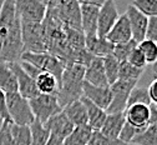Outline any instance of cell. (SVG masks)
I'll return each mask as SVG.
<instances>
[{
	"mask_svg": "<svg viewBox=\"0 0 157 145\" xmlns=\"http://www.w3.org/2000/svg\"><path fill=\"white\" fill-rule=\"evenodd\" d=\"M24 53L21 39V25L14 0L4 2L0 13V61L19 63Z\"/></svg>",
	"mask_w": 157,
	"mask_h": 145,
	"instance_id": "cell-1",
	"label": "cell"
},
{
	"mask_svg": "<svg viewBox=\"0 0 157 145\" xmlns=\"http://www.w3.org/2000/svg\"><path fill=\"white\" fill-rule=\"evenodd\" d=\"M85 69V66L78 64H72L64 69L60 80V87H59V91L56 94L57 103L61 109L81 99Z\"/></svg>",
	"mask_w": 157,
	"mask_h": 145,
	"instance_id": "cell-2",
	"label": "cell"
},
{
	"mask_svg": "<svg viewBox=\"0 0 157 145\" xmlns=\"http://www.w3.org/2000/svg\"><path fill=\"white\" fill-rule=\"evenodd\" d=\"M5 101H6V110L10 121L13 124L29 127L35 120V116L29 105V100L24 99L19 93L5 94Z\"/></svg>",
	"mask_w": 157,
	"mask_h": 145,
	"instance_id": "cell-3",
	"label": "cell"
},
{
	"mask_svg": "<svg viewBox=\"0 0 157 145\" xmlns=\"http://www.w3.org/2000/svg\"><path fill=\"white\" fill-rule=\"evenodd\" d=\"M20 25L24 53H48L46 35L43 24L20 22Z\"/></svg>",
	"mask_w": 157,
	"mask_h": 145,
	"instance_id": "cell-4",
	"label": "cell"
},
{
	"mask_svg": "<svg viewBox=\"0 0 157 145\" xmlns=\"http://www.w3.org/2000/svg\"><path fill=\"white\" fill-rule=\"evenodd\" d=\"M20 60L34 65L39 70L51 74L52 76L56 78V80L59 81V87H60V80H61V75L64 73L65 65L63 64V61H60L56 56H54L49 53H39V54L23 53Z\"/></svg>",
	"mask_w": 157,
	"mask_h": 145,
	"instance_id": "cell-5",
	"label": "cell"
},
{
	"mask_svg": "<svg viewBox=\"0 0 157 145\" xmlns=\"http://www.w3.org/2000/svg\"><path fill=\"white\" fill-rule=\"evenodd\" d=\"M29 105L36 120L45 124L50 118L63 111L61 107L59 105L56 95H44L39 94L36 98L29 100Z\"/></svg>",
	"mask_w": 157,
	"mask_h": 145,
	"instance_id": "cell-6",
	"label": "cell"
},
{
	"mask_svg": "<svg viewBox=\"0 0 157 145\" xmlns=\"http://www.w3.org/2000/svg\"><path fill=\"white\" fill-rule=\"evenodd\" d=\"M137 81H125L116 80L112 85H110V90L112 94V101L106 110V114H119L125 113L127 109V100L130 93L136 87Z\"/></svg>",
	"mask_w": 157,
	"mask_h": 145,
	"instance_id": "cell-7",
	"label": "cell"
},
{
	"mask_svg": "<svg viewBox=\"0 0 157 145\" xmlns=\"http://www.w3.org/2000/svg\"><path fill=\"white\" fill-rule=\"evenodd\" d=\"M15 10L20 22L41 24L46 14V2L17 0L15 2Z\"/></svg>",
	"mask_w": 157,
	"mask_h": 145,
	"instance_id": "cell-8",
	"label": "cell"
},
{
	"mask_svg": "<svg viewBox=\"0 0 157 145\" xmlns=\"http://www.w3.org/2000/svg\"><path fill=\"white\" fill-rule=\"evenodd\" d=\"M55 9L64 26L81 30V10L78 2H55Z\"/></svg>",
	"mask_w": 157,
	"mask_h": 145,
	"instance_id": "cell-9",
	"label": "cell"
},
{
	"mask_svg": "<svg viewBox=\"0 0 157 145\" xmlns=\"http://www.w3.org/2000/svg\"><path fill=\"white\" fill-rule=\"evenodd\" d=\"M119 11H117L116 3L112 0H107L99 10V18H97V31L96 36L105 39L110 33L112 26L115 25L116 20L119 19Z\"/></svg>",
	"mask_w": 157,
	"mask_h": 145,
	"instance_id": "cell-10",
	"label": "cell"
},
{
	"mask_svg": "<svg viewBox=\"0 0 157 145\" xmlns=\"http://www.w3.org/2000/svg\"><path fill=\"white\" fill-rule=\"evenodd\" d=\"M126 16L128 19V24L131 29L132 40L140 44L145 40L146 36V28H147V19L139 9H136L132 4H128L126 8Z\"/></svg>",
	"mask_w": 157,
	"mask_h": 145,
	"instance_id": "cell-11",
	"label": "cell"
},
{
	"mask_svg": "<svg viewBox=\"0 0 157 145\" xmlns=\"http://www.w3.org/2000/svg\"><path fill=\"white\" fill-rule=\"evenodd\" d=\"M10 69L13 70L15 78H16V83H17V93L20 94L24 99L26 100H31L34 98H36L39 94L35 81L23 70V68L20 66L19 63H10L9 64Z\"/></svg>",
	"mask_w": 157,
	"mask_h": 145,
	"instance_id": "cell-12",
	"label": "cell"
},
{
	"mask_svg": "<svg viewBox=\"0 0 157 145\" xmlns=\"http://www.w3.org/2000/svg\"><path fill=\"white\" fill-rule=\"evenodd\" d=\"M82 96L89 99L92 104H95L97 108H100L105 111L107 110L112 101V94L110 88H97L90 85L86 81H84L82 85Z\"/></svg>",
	"mask_w": 157,
	"mask_h": 145,
	"instance_id": "cell-13",
	"label": "cell"
},
{
	"mask_svg": "<svg viewBox=\"0 0 157 145\" xmlns=\"http://www.w3.org/2000/svg\"><path fill=\"white\" fill-rule=\"evenodd\" d=\"M81 10V30L87 36H96L97 31V18H99V10L95 5H90L89 2H78Z\"/></svg>",
	"mask_w": 157,
	"mask_h": 145,
	"instance_id": "cell-14",
	"label": "cell"
},
{
	"mask_svg": "<svg viewBox=\"0 0 157 145\" xmlns=\"http://www.w3.org/2000/svg\"><path fill=\"white\" fill-rule=\"evenodd\" d=\"M44 125L50 131V135L56 136V138L61 139V140H65L75 128L74 124L64 114V111H60L59 114L50 118Z\"/></svg>",
	"mask_w": 157,
	"mask_h": 145,
	"instance_id": "cell-15",
	"label": "cell"
},
{
	"mask_svg": "<svg viewBox=\"0 0 157 145\" xmlns=\"http://www.w3.org/2000/svg\"><path fill=\"white\" fill-rule=\"evenodd\" d=\"M84 81L97 88H110L102 64V58H94L89 66L85 69Z\"/></svg>",
	"mask_w": 157,
	"mask_h": 145,
	"instance_id": "cell-16",
	"label": "cell"
},
{
	"mask_svg": "<svg viewBox=\"0 0 157 145\" xmlns=\"http://www.w3.org/2000/svg\"><path fill=\"white\" fill-rule=\"evenodd\" d=\"M105 39L113 45L125 44V43H128L130 40H132L131 29H130L128 19L126 14H122L119 16V19L116 20L115 25L112 26V29L110 30V33L106 35Z\"/></svg>",
	"mask_w": 157,
	"mask_h": 145,
	"instance_id": "cell-17",
	"label": "cell"
},
{
	"mask_svg": "<svg viewBox=\"0 0 157 145\" xmlns=\"http://www.w3.org/2000/svg\"><path fill=\"white\" fill-rule=\"evenodd\" d=\"M126 123L136 129H146L150 121V109L146 105H132L125 111Z\"/></svg>",
	"mask_w": 157,
	"mask_h": 145,
	"instance_id": "cell-18",
	"label": "cell"
},
{
	"mask_svg": "<svg viewBox=\"0 0 157 145\" xmlns=\"http://www.w3.org/2000/svg\"><path fill=\"white\" fill-rule=\"evenodd\" d=\"M126 123L125 113L119 114H107L104 125L99 130L104 136L110 139H119V135L122 130L124 124Z\"/></svg>",
	"mask_w": 157,
	"mask_h": 145,
	"instance_id": "cell-19",
	"label": "cell"
},
{
	"mask_svg": "<svg viewBox=\"0 0 157 145\" xmlns=\"http://www.w3.org/2000/svg\"><path fill=\"white\" fill-rule=\"evenodd\" d=\"M80 100L82 101V104L86 109V113H87V125L91 128L92 131H99L101 129V127L104 125L105 119L107 116L106 111L97 108L85 96H81Z\"/></svg>",
	"mask_w": 157,
	"mask_h": 145,
	"instance_id": "cell-20",
	"label": "cell"
},
{
	"mask_svg": "<svg viewBox=\"0 0 157 145\" xmlns=\"http://www.w3.org/2000/svg\"><path fill=\"white\" fill-rule=\"evenodd\" d=\"M113 46L115 45L109 43L106 39H101L97 36L85 38V48L95 58H106L109 55H112Z\"/></svg>",
	"mask_w": 157,
	"mask_h": 145,
	"instance_id": "cell-21",
	"label": "cell"
},
{
	"mask_svg": "<svg viewBox=\"0 0 157 145\" xmlns=\"http://www.w3.org/2000/svg\"><path fill=\"white\" fill-rule=\"evenodd\" d=\"M67 119L74 124V127L87 125V113L81 100H76L63 109Z\"/></svg>",
	"mask_w": 157,
	"mask_h": 145,
	"instance_id": "cell-22",
	"label": "cell"
},
{
	"mask_svg": "<svg viewBox=\"0 0 157 145\" xmlns=\"http://www.w3.org/2000/svg\"><path fill=\"white\" fill-rule=\"evenodd\" d=\"M35 85L40 94L44 95H56L59 91V81L55 76L49 73L41 71L35 78Z\"/></svg>",
	"mask_w": 157,
	"mask_h": 145,
	"instance_id": "cell-23",
	"label": "cell"
},
{
	"mask_svg": "<svg viewBox=\"0 0 157 145\" xmlns=\"http://www.w3.org/2000/svg\"><path fill=\"white\" fill-rule=\"evenodd\" d=\"M0 89L5 94L17 93V83L16 78L10 69L9 64L0 61Z\"/></svg>",
	"mask_w": 157,
	"mask_h": 145,
	"instance_id": "cell-24",
	"label": "cell"
},
{
	"mask_svg": "<svg viewBox=\"0 0 157 145\" xmlns=\"http://www.w3.org/2000/svg\"><path fill=\"white\" fill-rule=\"evenodd\" d=\"M92 130L89 125L75 127L71 134L64 140V145H87Z\"/></svg>",
	"mask_w": 157,
	"mask_h": 145,
	"instance_id": "cell-25",
	"label": "cell"
},
{
	"mask_svg": "<svg viewBox=\"0 0 157 145\" xmlns=\"http://www.w3.org/2000/svg\"><path fill=\"white\" fill-rule=\"evenodd\" d=\"M29 128L31 134V145H46L50 138V131L41 121L35 119L29 125Z\"/></svg>",
	"mask_w": 157,
	"mask_h": 145,
	"instance_id": "cell-26",
	"label": "cell"
},
{
	"mask_svg": "<svg viewBox=\"0 0 157 145\" xmlns=\"http://www.w3.org/2000/svg\"><path fill=\"white\" fill-rule=\"evenodd\" d=\"M132 145H157V124L148 125L144 131L137 134L132 141Z\"/></svg>",
	"mask_w": 157,
	"mask_h": 145,
	"instance_id": "cell-27",
	"label": "cell"
},
{
	"mask_svg": "<svg viewBox=\"0 0 157 145\" xmlns=\"http://www.w3.org/2000/svg\"><path fill=\"white\" fill-rule=\"evenodd\" d=\"M102 64H104V70H105V75H106L109 85H112L119 79L120 63L115 59L113 55H109L106 58H102Z\"/></svg>",
	"mask_w": 157,
	"mask_h": 145,
	"instance_id": "cell-28",
	"label": "cell"
},
{
	"mask_svg": "<svg viewBox=\"0 0 157 145\" xmlns=\"http://www.w3.org/2000/svg\"><path fill=\"white\" fill-rule=\"evenodd\" d=\"M66 43L71 50H81L85 49V35L82 31L74 30L70 28H64Z\"/></svg>",
	"mask_w": 157,
	"mask_h": 145,
	"instance_id": "cell-29",
	"label": "cell"
},
{
	"mask_svg": "<svg viewBox=\"0 0 157 145\" xmlns=\"http://www.w3.org/2000/svg\"><path fill=\"white\" fill-rule=\"evenodd\" d=\"M152 104L148 91L146 88H137L135 87L132 89V91L130 93L128 100H127V108L132 107V105H146L150 107Z\"/></svg>",
	"mask_w": 157,
	"mask_h": 145,
	"instance_id": "cell-30",
	"label": "cell"
},
{
	"mask_svg": "<svg viewBox=\"0 0 157 145\" xmlns=\"http://www.w3.org/2000/svg\"><path fill=\"white\" fill-rule=\"evenodd\" d=\"M145 69H137L128 64L127 61L120 63L119 68V79L117 80H125V81H139V79L142 76Z\"/></svg>",
	"mask_w": 157,
	"mask_h": 145,
	"instance_id": "cell-31",
	"label": "cell"
},
{
	"mask_svg": "<svg viewBox=\"0 0 157 145\" xmlns=\"http://www.w3.org/2000/svg\"><path fill=\"white\" fill-rule=\"evenodd\" d=\"M10 130L16 145H31V134L29 127L16 125V124L11 123Z\"/></svg>",
	"mask_w": 157,
	"mask_h": 145,
	"instance_id": "cell-32",
	"label": "cell"
},
{
	"mask_svg": "<svg viewBox=\"0 0 157 145\" xmlns=\"http://www.w3.org/2000/svg\"><path fill=\"white\" fill-rule=\"evenodd\" d=\"M135 48H137V43L133 40H130L128 43H125V44H117L113 46L112 55L119 63H124V61H127L130 54Z\"/></svg>",
	"mask_w": 157,
	"mask_h": 145,
	"instance_id": "cell-33",
	"label": "cell"
},
{
	"mask_svg": "<svg viewBox=\"0 0 157 145\" xmlns=\"http://www.w3.org/2000/svg\"><path fill=\"white\" fill-rule=\"evenodd\" d=\"M137 48L141 50V53L145 56L146 64H155L157 60V44L151 40H144L140 44H137Z\"/></svg>",
	"mask_w": 157,
	"mask_h": 145,
	"instance_id": "cell-34",
	"label": "cell"
},
{
	"mask_svg": "<svg viewBox=\"0 0 157 145\" xmlns=\"http://www.w3.org/2000/svg\"><path fill=\"white\" fill-rule=\"evenodd\" d=\"M131 4L146 18L157 16V0H135Z\"/></svg>",
	"mask_w": 157,
	"mask_h": 145,
	"instance_id": "cell-35",
	"label": "cell"
},
{
	"mask_svg": "<svg viewBox=\"0 0 157 145\" xmlns=\"http://www.w3.org/2000/svg\"><path fill=\"white\" fill-rule=\"evenodd\" d=\"M87 145H127L119 139H110L104 136L100 131H92Z\"/></svg>",
	"mask_w": 157,
	"mask_h": 145,
	"instance_id": "cell-36",
	"label": "cell"
},
{
	"mask_svg": "<svg viewBox=\"0 0 157 145\" xmlns=\"http://www.w3.org/2000/svg\"><path fill=\"white\" fill-rule=\"evenodd\" d=\"M145 130V129H144ZM144 130H141V129H136V128H133L132 125H130L128 123H125L124 124V127H122V130H121V133H120V135H119V140H121L122 143H125V144H131V141H132V139L137 135V134H140L141 131H144Z\"/></svg>",
	"mask_w": 157,
	"mask_h": 145,
	"instance_id": "cell-37",
	"label": "cell"
},
{
	"mask_svg": "<svg viewBox=\"0 0 157 145\" xmlns=\"http://www.w3.org/2000/svg\"><path fill=\"white\" fill-rule=\"evenodd\" d=\"M127 63L131 64L132 66L137 68V69H145V66L147 65L145 56H144V54L141 53V50L139 48H135L132 50V53L130 54V56L127 59Z\"/></svg>",
	"mask_w": 157,
	"mask_h": 145,
	"instance_id": "cell-38",
	"label": "cell"
},
{
	"mask_svg": "<svg viewBox=\"0 0 157 145\" xmlns=\"http://www.w3.org/2000/svg\"><path fill=\"white\" fill-rule=\"evenodd\" d=\"M10 121H4L2 129H0V145H16L11 130H10Z\"/></svg>",
	"mask_w": 157,
	"mask_h": 145,
	"instance_id": "cell-39",
	"label": "cell"
},
{
	"mask_svg": "<svg viewBox=\"0 0 157 145\" xmlns=\"http://www.w3.org/2000/svg\"><path fill=\"white\" fill-rule=\"evenodd\" d=\"M146 40H151L157 44V16H152L147 19V28H146Z\"/></svg>",
	"mask_w": 157,
	"mask_h": 145,
	"instance_id": "cell-40",
	"label": "cell"
},
{
	"mask_svg": "<svg viewBox=\"0 0 157 145\" xmlns=\"http://www.w3.org/2000/svg\"><path fill=\"white\" fill-rule=\"evenodd\" d=\"M0 118L5 121H10L8 110H6V101H5V93L0 89ZM11 123V121H10Z\"/></svg>",
	"mask_w": 157,
	"mask_h": 145,
	"instance_id": "cell-41",
	"label": "cell"
},
{
	"mask_svg": "<svg viewBox=\"0 0 157 145\" xmlns=\"http://www.w3.org/2000/svg\"><path fill=\"white\" fill-rule=\"evenodd\" d=\"M147 91H148L151 103H152V104H155V105H157V78L155 80H152V83L150 84Z\"/></svg>",
	"mask_w": 157,
	"mask_h": 145,
	"instance_id": "cell-42",
	"label": "cell"
},
{
	"mask_svg": "<svg viewBox=\"0 0 157 145\" xmlns=\"http://www.w3.org/2000/svg\"><path fill=\"white\" fill-rule=\"evenodd\" d=\"M150 109V121H148V125H156L157 124V105L151 104L148 107Z\"/></svg>",
	"mask_w": 157,
	"mask_h": 145,
	"instance_id": "cell-43",
	"label": "cell"
},
{
	"mask_svg": "<svg viewBox=\"0 0 157 145\" xmlns=\"http://www.w3.org/2000/svg\"><path fill=\"white\" fill-rule=\"evenodd\" d=\"M46 145H64V140L59 139V138H56V136L50 135V138H49Z\"/></svg>",
	"mask_w": 157,
	"mask_h": 145,
	"instance_id": "cell-44",
	"label": "cell"
},
{
	"mask_svg": "<svg viewBox=\"0 0 157 145\" xmlns=\"http://www.w3.org/2000/svg\"><path fill=\"white\" fill-rule=\"evenodd\" d=\"M152 70H153V74L157 76V60H156V63H155L153 66H152Z\"/></svg>",
	"mask_w": 157,
	"mask_h": 145,
	"instance_id": "cell-45",
	"label": "cell"
},
{
	"mask_svg": "<svg viewBox=\"0 0 157 145\" xmlns=\"http://www.w3.org/2000/svg\"><path fill=\"white\" fill-rule=\"evenodd\" d=\"M3 5H4V2H3V0H0V13H2V9H3Z\"/></svg>",
	"mask_w": 157,
	"mask_h": 145,
	"instance_id": "cell-46",
	"label": "cell"
},
{
	"mask_svg": "<svg viewBox=\"0 0 157 145\" xmlns=\"http://www.w3.org/2000/svg\"><path fill=\"white\" fill-rule=\"evenodd\" d=\"M4 121H5V120H3L2 118H0V129H2V127H3V124H4Z\"/></svg>",
	"mask_w": 157,
	"mask_h": 145,
	"instance_id": "cell-47",
	"label": "cell"
}]
</instances>
